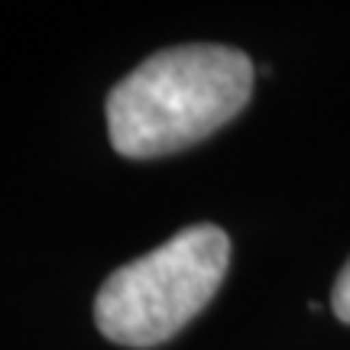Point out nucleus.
I'll list each match as a JSON object with an SVG mask.
<instances>
[{"mask_svg":"<svg viewBox=\"0 0 350 350\" xmlns=\"http://www.w3.org/2000/svg\"><path fill=\"white\" fill-rule=\"evenodd\" d=\"M253 94V62L240 49L188 42L150 55L107 98L111 146L126 159L188 150L230 124Z\"/></svg>","mask_w":350,"mask_h":350,"instance_id":"f257e3e1","label":"nucleus"},{"mask_svg":"<svg viewBox=\"0 0 350 350\" xmlns=\"http://www.w3.org/2000/svg\"><path fill=\"white\" fill-rule=\"evenodd\" d=\"M230 262V237L214 224L178 230L120 266L94 299V325L120 347H156L208 308Z\"/></svg>","mask_w":350,"mask_h":350,"instance_id":"f03ea898","label":"nucleus"},{"mask_svg":"<svg viewBox=\"0 0 350 350\" xmlns=\"http://www.w3.org/2000/svg\"><path fill=\"white\" fill-rule=\"evenodd\" d=\"M331 308L338 314V321L350 325V260L344 262V269L334 279V288H331Z\"/></svg>","mask_w":350,"mask_h":350,"instance_id":"7ed1b4c3","label":"nucleus"}]
</instances>
